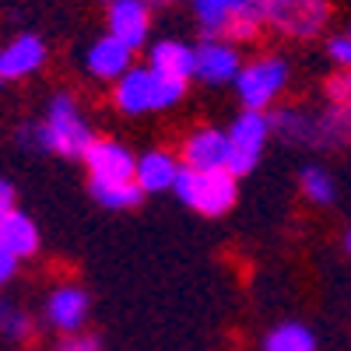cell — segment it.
<instances>
[{
    "mask_svg": "<svg viewBox=\"0 0 351 351\" xmlns=\"http://www.w3.org/2000/svg\"><path fill=\"white\" fill-rule=\"evenodd\" d=\"M327 53H330V60H334V64H341L344 71H351V36H341V39H330V46H327Z\"/></svg>",
    "mask_w": 351,
    "mask_h": 351,
    "instance_id": "26",
    "label": "cell"
},
{
    "mask_svg": "<svg viewBox=\"0 0 351 351\" xmlns=\"http://www.w3.org/2000/svg\"><path fill=\"white\" fill-rule=\"evenodd\" d=\"M271 134H278L288 144H316V116H309L302 109H274Z\"/></svg>",
    "mask_w": 351,
    "mask_h": 351,
    "instance_id": "18",
    "label": "cell"
},
{
    "mask_svg": "<svg viewBox=\"0 0 351 351\" xmlns=\"http://www.w3.org/2000/svg\"><path fill=\"white\" fill-rule=\"evenodd\" d=\"M152 4H172V0H152Z\"/></svg>",
    "mask_w": 351,
    "mask_h": 351,
    "instance_id": "31",
    "label": "cell"
},
{
    "mask_svg": "<svg viewBox=\"0 0 351 351\" xmlns=\"http://www.w3.org/2000/svg\"><path fill=\"white\" fill-rule=\"evenodd\" d=\"M250 4H256V0H193V14H197L200 28L208 32V39H221L225 25L239 11H246Z\"/></svg>",
    "mask_w": 351,
    "mask_h": 351,
    "instance_id": "17",
    "label": "cell"
},
{
    "mask_svg": "<svg viewBox=\"0 0 351 351\" xmlns=\"http://www.w3.org/2000/svg\"><path fill=\"white\" fill-rule=\"evenodd\" d=\"M14 271H18V256H11L4 246H0V285H8L14 278Z\"/></svg>",
    "mask_w": 351,
    "mask_h": 351,
    "instance_id": "28",
    "label": "cell"
},
{
    "mask_svg": "<svg viewBox=\"0 0 351 351\" xmlns=\"http://www.w3.org/2000/svg\"><path fill=\"white\" fill-rule=\"evenodd\" d=\"M0 81H4V77H0Z\"/></svg>",
    "mask_w": 351,
    "mask_h": 351,
    "instance_id": "33",
    "label": "cell"
},
{
    "mask_svg": "<svg viewBox=\"0 0 351 351\" xmlns=\"http://www.w3.org/2000/svg\"><path fill=\"white\" fill-rule=\"evenodd\" d=\"M84 165L92 180H134L137 176V158L123 148L120 141H102L95 137L92 148L84 152Z\"/></svg>",
    "mask_w": 351,
    "mask_h": 351,
    "instance_id": "7",
    "label": "cell"
},
{
    "mask_svg": "<svg viewBox=\"0 0 351 351\" xmlns=\"http://www.w3.org/2000/svg\"><path fill=\"white\" fill-rule=\"evenodd\" d=\"M46 324L53 330H60V334H77L84 327V319H88V295L77 288V285H64V288H56L53 295L46 299Z\"/></svg>",
    "mask_w": 351,
    "mask_h": 351,
    "instance_id": "9",
    "label": "cell"
},
{
    "mask_svg": "<svg viewBox=\"0 0 351 351\" xmlns=\"http://www.w3.org/2000/svg\"><path fill=\"white\" fill-rule=\"evenodd\" d=\"M180 162H176L169 152H148L137 158V186L144 193H162V190H172L176 180H180Z\"/></svg>",
    "mask_w": 351,
    "mask_h": 351,
    "instance_id": "13",
    "label": "cell"
},
{
    "mask_svg": "<svg viewBox=\"0 0 351 351\" xmlns=\"http://www.w3.org/2000/svg\"><path fill=\"white\" fill-rule=\"evenodd\" d=\"M351 141V109L330 106L316 116V148H341Z\"/></svg>",
    "mask_w": 351,
    "mask_h": 351,
    "instance_id": "20",
    "label": "cell"
},
{
    "mask_svg": "<svg viewBox=\"0 0 351 351\" xmlns=\"http://www.w3.org/2000/svg\"><path fill=\"white\" fill-rule=\"evenodd\" d=\"M106 4H112V0H106Z\"/></svg>",
    "mask_w": 351,
    "mask_h": 351,
    "instance_id": "32",
    "label": "cell"
},
{
    "mask_svg": "<svg viewBox=\"0 0 351 351\" xmlns=\"http://www.w3.org/2000/svg\"><path fill=\"white\" fill-rule=\"evenodd\" d=\"M239 53L232 49L225 39H204L193 49V77L208 84H225L239 77Z\"/></svg>",
    "mask_w": 351,
    "mask_h": 351,
    "instance_id": "5",
    "label": "cell"
},
{
    "mask_svg": "<svg viewBox=\"0 0 351 351\" xmlns=\"http://www.w3.org/2000/svg\"><path fill=\"white\" fill-rule=\"evenodd\" d=\"M267 134H271V120H267V112H253V109H243V116L236 123H232L228 130V141H232V148H239L246 155H256L263 152V144H267Z\"/></svg>",
    "mask_w": 351,
    "mask_h": 351,
    "instance_id": "16",
    "label": "cell"
},
{
    "mask_svg": "<svg viewBox=\"0 0 351 351\" xmlns=\"http://www.w3.org/2000/svg\"><path fill=\"white\" fill-rule=\"evenodd\" d=\"M43 130V148L64 158H84V152L92 148V130H88L84 116L71 95H53L46 106V120L39 123Z\"/></svg>",
    "mask_w": 351,
    "mask_h": 351,
    "instance_id": "1",
    "label": "cell"
},
{
    "mask_svg": "<svg viewBox=\"0 0 351 351\" xmlns=\"http://www.w3.org/2000/svg\"><path fill=\"white\" fill-rule=\"evenodd\" d=\"M148 32H152L148 0H112L109 4V36H116L130 49H137V46H144Z\"/></svg>",
    "mask_w": 351,
    "mask_h": 351,
    "instance_id": "8",
    "label": "cell"
},
{
    "mask_svg": "<svg viewBox=\"0 0 351 351\" xmlns=\"http://www.w3.org/2000/svg\"><path fill=\"white\" fill-rule=\"evenodd\" d=\"M299 186H302V193H306L313 204H330V200H334V180H330L324 169H316V165L302 172V183H299Z\"/></svg>",
    "mask_w": 351,
    "mask_h": 351,
    "instance_id": "23",
    "label": "cell"
},
{
    "mask_svg": "<svg viewBox=\"0 0 351 351\" xmlns=\"http://www.w3.org/2000/svg\"><path fill=\"white\" fill-rule=\"evenodd\" d=\"M327 99H330V106L351 109V71H341V74L327 77Z\"/></svg>",
    "mask_w": 351,
    "mask_h": 351,
    "instance_id": "25",
    "label": "cell"
},
{
    "mask_svg": "<svg viewBox=\"0 0 351 351\" xmlns=\"http://www.w3.org/2000/svg\"><path fill=\"white\" fill-rule=\"evenodd\" d=\"M186 95V81H172V77H158L155 74V109H169Z\"/></svg>",
    "mask_w": 351,
    "mask_h": 351,
    "instance_id": "24",
    "label": "cell"
},
{
    "mask_svg": "<svg viewBox=\"0 0 351 351\" xmlns=\"http://www.w3.org/2000/svg\"><path fill=\"white\" fill-rule=\"evenodd\" d=\"M130 60H134V49L127 43H120L116 36H102L92 49H88V71L102 81H120L127 71H130Z\"/></svg>",
    "mask_w": 351,
    "mask_h": 351,
    "instance_id": "12",
    "label": "cell"
},
{
    "mask_svg": "<svg viewBox=\"0 0 351 351\" xmlns=\"http://www.w3.org/2000/svg\"><path fill=\"white\" fill-rule=\"evenodd\" d=\"M172 190H176V197H180L186 208L208 215V218H218V215H225L232 204H236V176H232L228 169L200 172V169L183 165L180 180H176Z\"/></svg>",
    "mask_w": 351,
    "mask_h": 351,
    "instance_id": "2",
    "label": "cell"
},
{
    "mask_svg": "<svg viewBox=\"0 0 351 351\" xmlns=\"http://www.w3.org/2000/svg\"><path fill=\"white\" fill-rule=\"evenodd\" d=\"M92 197L102 208L123 211V208H137L144 190L137 186V180H92Z\"/></svg>",
    "mask_w": 351,
    "mask_h": 351,
    "instance_id": "19",
    "label": "cell"
},
{
    "mask_svg": "<svg viewBox=\"0 0 351 351\" xmlns=\"http://www.w3.org/2000/svg\"><path fill=\"white\" fill-rule=\"evenodd\" d=\"M348 36H351V32H348Z\"/></svg>",
    "mask_w": 351,
    "mask_h": 351,
    "instance_id": "34",
    "label": "cell"
},
{
    "mask_svg": "<svg viewBox=\"0 0 351 351\" xmlns=\"http://www.w3.org/2000/svg\"><path fill=\"white\" fill-rule=\"evenodd\" d=\"M112 99H116V109L127 112V116H141L155 109V74L152 67H130L112 88Z\"/></svg>",
    "mask_w": 351,
    "mask_h": 351,
    "instance_id": "10",
    "label": "cell"
},
{
    "mask_svg": "<svg viewBox=\"0 0 351 351\" xmlns=\"http://www.w3.org/2000/svg\"><path fill=\"white\" fill-rule=\"evenodd\" d=\"M60 351H102V348H99L95 337H88V334H71V337L60 344Z\"/></svg>",
    "mask_w": 351,
    "mask_h": 351,
    "instance_id": "27",
    "label": "cell"
},
{
    "mask_svg": "<svg viewBox=\"0 0 351 351\" xmlns=\"http://www.w3.org/2000/svg\"><path fill=\"white\" fill-rule=\"evenodd\" d=\"M14 211V186L8 180H0V218H8Z\"/></svg>",
    "mask_w": 351,
    "mask_h": 351,
    "instance_id": "29",
    "label": "cell"
},
{
    "mask_svg": "<svg viewBox=\"0 0 351 351\" xmlns=\"http://www.w3.org/2000/svg\"><path fill=\"white\" fill-rule=\"evenodd\" d=\"M28 334H32V319H28V313L14 302H0V337L8 341H25Z\"/></svg>",
    "mask_w": 351,
    "mask_h": 351,
    "instance_id": "22",
    "label": "cell"
},
{
    "mask_svg": "<svg viewBox=\"0 0 351 351\" xmlns=\"http://www.w3.org/2000/svg\"><path fill=\"white\" fill-rule=\"evenodd\" d=\"M344 250L351 253V232H348V236H344Z\"/></svg>",
    "mask_w": 351,
    "mask_h": 351,
    "instance_id": "30",
    "label": "cell"
},
{
    "mask_svg": "<svg viewBox=\"0 0 351 351\" xmlns=\"http://www.w3.org/2000/svg\"><path fill=\"white\" fill-rule=\"evenodd\" d=\"M148 60H152V74H158V77H172V81H190L193 77V49L176 43V39L155 43Z\"/></svg>",
    "mask_w": 351,
    "mask_h": 351,
    "instance_id": "14",
    "label": "cell"
},
{
    "mask_svg": "<svg viewBox=\"0 0 351 351\" xmlns=\"http://www.w3.org/2000/svg\"><path fill=\"white\" fill-rule=\"evenodd\" d=\"M46 64V43L39 36H18L0 49V77L4 81H18L36 74Z\"/></svg>",
    "mask_w": 351,
    "mask_h": 351,
    "instance_id": "11",
    "label": "cell"
},
{
    "mask_svg": "<svg viewBox=\"0 0 351 351\" xmlns=\"http://www.w3.org/2000/svg\"><path fill=\"white\" fill-rule=\"evenodd\" d=\"M263 351H316V337L302 324H281L263 337Z\"/></svg>",
    "mask_w": 351,
    "mask_h": 351,
    "instance_id": "21",
    "label": "cell"
},
{
    "mask_svg": "<svg viewBox=\"0 0 351 351\" xmlns=\"http://www.w3.org/2000/svg\"><path fill=\"white\" fill-rule=\"evenodd\" d=\"M0 246H4L11 256H18V260L36 256L39 253V228H36V221L14 208L8 218H0Z\"/></svg>",
    "mask_w": 351,
    "mask_h": 351,
    "instance_id": "15",
    "label": "cell"
},
{
    "mask_svg": "<svg viewBox=\"0 0 351 351\" xmlns=\"http://www.w3.org/2000/svg\"><path fill=\"white\" fill-rule=\"evenodd\" d=\"M228 152H232L228 134H221L215 127H200L183 141V165L200 169V172L228 169Z\"/></svg>",
    "mask_w": 351,
    "mask_h": 351,
    "instance_id": "6",
    "label": "cell"
},
{
    "mask_svg": "<svg viewBox=\"0 0 351 351\" xmlns=\"http://www.w3.org/2000/svg\"><path fill=\"white\" fill-rule=\"evenodd\" d=\"M263 18L288 39H313L327 28L330 4L327 0H263Z\"/></svg>",
    "mask_w": 351,
    "mask_h": 351,
    "instance_id": "3",
    "label": "cell"
},
{
    "mask_svg": "<svg viewBox=\"0 0 351 351\" xmlns=\"http://www.w3.org/2000/svg\"><path fill=\"white\" fill-rule=\"evenodd\" d=\"M288 84V64L281 56H256L250 60L239 77H236V92H239V102L243 109H253V112H263L278 95L281 88Z\"/></svg>",
    "mask_w": 351,
    "mask_h": 351,
    "instance_id": "4",
    "label": "cell"
}]
</instances>
